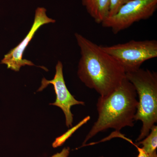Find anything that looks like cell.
<instances>
[{"instance_id": "1", "label": "cell", "mask_w": 157, "mask_h": 157, "mask_svg": "<svg viewBox=\"0 0 157 157\" xmlns=\"http://www.w3.org/2000/svg\"><path fill=\"white\" fill-rule=\"evenodd\" d=\"M81 58L77 74L87 87L95 90L101 97L111 94L126 78V72L113 57L80 34L75 33Z\"/></svg>"}, {"instance_id": "2", "label": "cell", "mask_w": 157, "mask_h": 157, "mask_svg": "<svg viewBox=\"0 0 157 157\" xmlns=\"http://www.w3.org/2000/svg\"><path fill=\"white\" fill-rule=\"evenodd\" d=\"M138 103L135 88L126 78L111 94L100 96L97 104L98 120L86 137L83 145L98 133L107 129L119 132L124 127L134 126Z\"/></svg>"}, {"instance_id": "3", "label": "cell", "mask_w": 157, "mask_h": 157, "mask_svg": "<svg viewBox=\"0 0 157 157\" xmlns=\"http://www.w3.org/2000/svg\"><path fill=\"white\" fill-rule=\"evenodd\" d=\"M126 78L134 86L139 98L135 121H140L142 126L136 139L141 141L150 132L157 122V74L139 68L127 72Z\"/></svg>"}, {"instance_id": "4", "label": "cell", "mask_w": 157, "mask_h": 157, "mask_svg": "<svg viewBox=\"0 0 157 157\" xmlns=\"http://www.w3.org/2000/svg\"><path fill=\"white\" fill-rule=\"evenodd\" d=\"M101 47L120 64L126 73L138 70L144 62L157 57L155 40H133L122 44Z\"/></svg>"}, {"instance_id": "5", "label": "cell", "mask_w": 157, "mask_h": 157, "mask_svg": "<svg viewBox=\"0 0 157 157\" xmlns=\"http://www.w3.org/2000/svg\"><path fill=\"white\" fill-rule=\"evenodd\" d=\"M157 9V0H132L124 4L116 14L107 17L101 23L116 34L133 24L151 17Z\"/></svg>"}, {"instance_id": "6", "label": "cell", "mask_w": 157, "mask_h": 157, "mask_svg": "<svg viewBox=\"0 0 157 157\" xmlns=\"http://www.w3.org/2000/svg\"><path fill=\"white\" fill-rule=\"evenodd\" d=\"M46 12V9L43 7H39L36 9L33 24L30 30L24 39L5 55L2 60V63L7 65L8 68L18 72L21 67L25 65L35 66L33 62L23 59V56L26 48L40 27L44 25L56 22L55 20L47 16Z\"/></svg>"}, {"instance_id": "7", "label": "cell", "mask_w": 157, "mask_h": 157, "mask_svg": "<svg viewBox=\"0 0 157 157\" xmlns=\"http://www.w3.org/2000/svg\"><path fill=\"white\" fill-rule=\"evenodd\" d=\"M56 70V72L53 79L48 80L45 78H42L41 86L38 91H41L49 84L53 85L56 98L55 102L50 105L56 106L63 110L66 117V125L69 128L72 126L73 122V115L71 111V107L76 105H84L85 103L76 100L68 90L64 78L63 65L61 62H58Z\"/></svg>"}, {"instance_id": "8", "label": "cell", "mask_w": 157, "mask_h": 157, "mask_svg": "<svg viewBox=\"0 0 157 157\" xmlns=\"http://www.w3.org/2000/svg\"><path fill=\"white\" fill-rule=\"evenodd\" d=\"M82 4L97 23H102L108 17L110 0H82Z\"/></svg>"}, {"instance_id": "9", "label": "cell", "mask_w": 157, "mask_h": 157, "mask_svg": "<svg viewBox=\"0 0 157 157\" xmlns=\"http://www.w3.org/2000/svg\"><path fill=\"white\" fill-rule=\"evenodd\" d=\"M142 145V149L147 154H152L156 152L157 147V126H153L148 135L137 143V146Z\"/></svg>"}, {"instance_id": "10", "label": "cell", "mask_w": 157, "mask_h": 157, "mask_svg": "<svg viewBox=\"0 0 157 157\" xmlns=\"http://www.w3.org/2000/svg\"><path fill=\"white\" fill-rule=\"evenodd\" d=\"M90 119V117H87L84 118V119L83 120V121L80 122V123L78 124L77 125H76V127L73 128H72V130L70 131V132H69V133H68V132H67L64 135H63L62 136H61V137H58L57 138H56V140L53 142V144H52L53 147L55 148V147H58L61 146L62 145H63V144L64 143L65 141L67 140V139L69 138V137H70V135H72V133H73L72 132H74V131H76V129L81 126L83 124L86 123V122H87Z\"/></svg>"}, {"instance_id": "11", "label": "cell", "mask_w": 157, "mask_h": 157, "mask_svg": "<svg viewBox=\"0 0 157 157\" xmlns=\"http://www.w3.org/2000/svg\"><path fill=\"white\" fill-rule=\"evenodd\" d=\"M132 0H110L108 16L111 17L116 14L119 9L124 4Z\"/></svg>"}, {"instance_id": "12", "label": "cell", "mask_w": 157, "mask_h": 157, "mask_svg": "<svg viewBox=\"0 0 157 157\" xmlns=\"http://www.w3.org/2000/svg\"><path fill=\"white\" fill-rule=\"evenodd\" d=\"M135 145L137 147L138 152V155L137 157H157V152H155L152 154H147L144 151L142 148L138 147L135 144Z\"/></svg>"}, {"instance_id": "13", "label": "cell", "mask_w": 157, "mask_h": 157, "mask_svg": "<svg viewBox=\"0 0 157 157\" xmlns=\"http://www.w3.org/2000/svg\"><path fill=\"white\" fill-rule=\"evenodd\" d=\"M70 147H64L60 152L57 153L51 157H68L70 154Z\"/></svg>"}]
</instances>
